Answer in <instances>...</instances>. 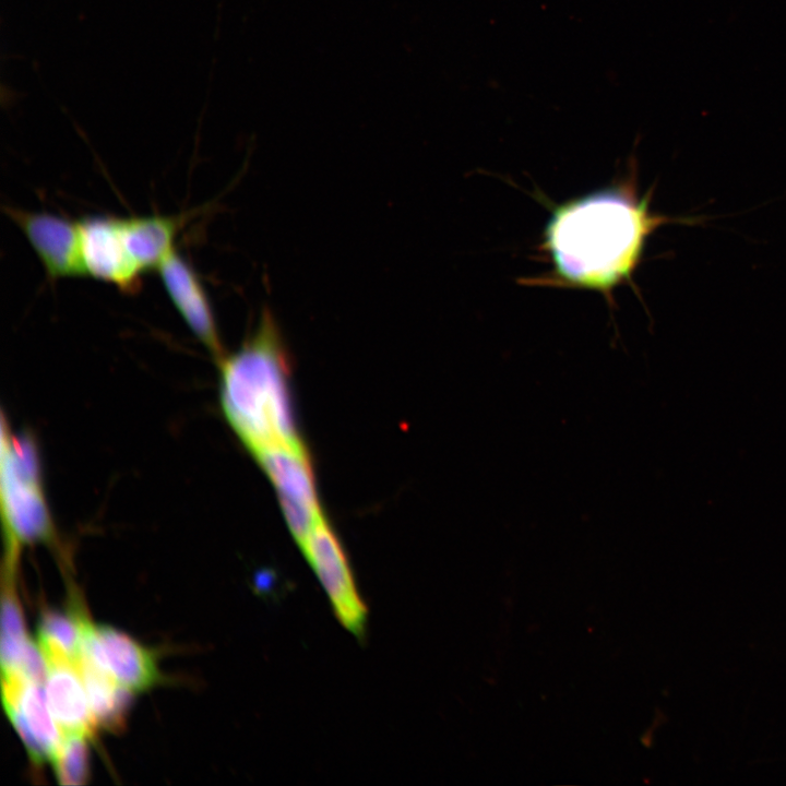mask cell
I'll list each match as a JSON object with an SVG mask.
<instances>
[{
	"label": "cell",
	"instance_id": "8",
	"mask_svg": "<svg viewBox=\"0 0 786 786\" xmlns=\"http://www.w3.org/2000/svg\"><path fill=\"white\" fill-rule=\"evenodd\" d=\"M2 700L31 761L35 765L51 762L63 736L49 710L44 686L16 674L3 675Z\"/></svg>",
	"mask_w": 786,
	"mask_h": 786
},
{
	"label": "cell",
	"instance_id": "11",
	"mask_svg": "<svg viewBox=\"0 0 786 786\" xmlns=\"http://www.w3.org/2000/svg\"><path fill=\"white\" fill-rule=\"evenodd\" d=\"M44 690L49 710L63 737L83 736L91 739L94 736L97 726L80 665L48 666Z\"/></svg>",
	"mask_w": 786,
	"mask_h": 786
},
{
	"label": "cell",
	"instance_id": "1",
	"mask_svg": "<svg viewBox=\"0 0 786 786\" xmlns=\"http://www.w3.org/2000/svg\"><path fill=\"white\" fill-rule=\"evenodd\" d=\"M650 195L610 187L557 207L545 230L544 250L552 263L550 282L609 294L631 278L647 237L667 223L698 219L655 215Z\"/></svg>",
	"mask_w": 786,
	"mask_h": 786
},
{
	"label": "cell",
	"instance_id": "13",
	"mask_svg": "<svg viewBox=\"0 0 786 786\" xmlns=\"http://www.w3.org/2000/svg\"><path fill=\"white\" fill-rule=\"evenodd\" d=\"M87 616L80 608L72 612L45 610L38 624V645L48 666L80 665Z\"/></svg>",
	"mask_w": 786,
	"mask_h": 786
},
{
	"label": "cell",
	"instance_id": "3",
	"mask_svg": "<svg viewBox=\"0 0 786 786\" xmlns=\"http://www.w3.org/2000/svg\"><path fill=\"white\" fill-rule=\"evenodd\" d=\"M1 521L4 540L3 568L17 571L23 547L57 545V532L46 501L39 453L27 432H13L1 420Z\"/></svg>",
	"mask_w": 786,
	"mask_h": 786
},
{
	"label": "cell",
	"instance_id": "12",
	"mask_svg": "<svg viewBox=\"0 0 786 786\" xmlns=\"http://www.w3.org/2000/svg\"><path fill=\"white\" fill-rule=\"evenodd\" d=\"M190 215L120 217L126 248L142 273L156 271L174 251L175 240Z\"/></svg>",
	"mask_w": 786,
	"mask_h": 786
},
{
	"label": "cell",
	"instance_id": "7",
	"mask_svg": "<svg viewBox=\"0 0 786 786\" xmlns=\"http://www.w3.org/2000/svg\"><path fill=\"white\" fill-rule=\"evenodd\" d=\"M4 212L25 236L51 281L85 275L78 222L12 206Z\"/></svg>",
	"mask_w": 786,
	"mask_h": 786
},
{
	"label": "cell",
	"instance_id": "4",
	"mask_svg": "<svg viewBox=\"0 0 786 786\" xmlns=\"http://www.w3.org/2000/svg\"><path fill=\"white\" fill-rule=\"evenodd\" d=\"M277 492L288 527L299 544L323 516L311 460L302 441L253 454Z\"/></svg>",
	"mask_w": 786,
	"mask_h": 786
},
{
	"label": "cell",
	"instance_id": "10",
	"mask_svg": "<svg viewBox=\"0 0 786 786\" xmlns=\"http://www.w3.org/2000/svg\"><path fill=\"white\" fill-rule=\"evenodd\" d=\"M156 272L178 314L218 361L225 350L209 296L193 266L175 249Z\"/></svg>",
	"mask_w": 786,
	"mask_h": 786
},
{
	"label": "cell",
	"instance_id": "2",
	"mask_svg": "<svg viewBox=\"0 0 786 786\" xmlns=\"http://www.w3.org/2000/svg\"><path fill=\"white\" fill-rule=\"evenodd\" d=\"M219 400L229 426L253 454L299 438L289 391L290 364L279 326L264 307L254 331L218 361Z\"/></svg>",
	"mask_w": 786,
	"mask_h": 786
},
{
	"label": "cell",
	"instance_id": "14",
	"mask_svg": "<svg viewBox=\"0 0 786 786\" xmlns=\"http://www.w3.org/2000/svg\"><path fill=\"white\" fill-rule=\"evenodd\" d=\"M80 672L97 728L120 731L126 725L132 692L84 656Z\"/></svg>",
	"mask_w": 786,
	"mask_h": 786
},
{
	"label": "cell",
	"instance_id": "15",
	"mask_svg": "<svg viewBox=\"0 0 786 786\" xmlns=\"http://www.w3.org/2000/svg\"><path fill=\"white\" fill-rule=\"evenodd\" d=\"M16 573L2 570L1 644L2 675L15 672L31 640L15 588Z\"/></svg>",
	"mask_w": 786,
	"mask_h": 786
},
{
	"label": "cell",
	"instance_id": "16",
	"mask_svg": "<svg viewBox=\"0 0 786 786\" xmlns=\"http://www.w3.org/2000/svg\"><path fill=\"white\" fill-rule=\"evenodd\" d=\"M88 739L83 736H66L51 763L59 784L84 785L90 778Z\"/></svg>",
	"mask_w": 786,
	"mask_h": 786
},
{
	"label": "cell",
	"instance_id": "6",
	"mask_svg": "<svg viewBox=\"0 0 786 786\" xmlns=\"http://www.w3.org/2000/svg\"><path fill=\"white\" fill-rule=\"evenodd\" d=\"M82 656L133 692L145 691L159 680L155 656L138 641L115 628L86 620Z\"/></svg>",
	"mask_w": 786,
	"mask_h": 786
},
{
	"label": "cell",
	"instance_id": "9",
	"mask_svg": "<svg viewBox=\"0 0 786 786\" xmlns=\"http://www.w3.org/2000/svg\"><path fill=\"white\" fill-rule=\"evenodd\" d=\"M78 223L85 275L115 285L122 291L138 290L143 273L126 248L120 217L88 216Z\"/></svg>",
	"mask_w": 786,
	"mask_h": 786
},
{
	"label": "cell",
	"instance_id": "5",
	"mask_svg": "<svg viewBox=\"0 0 786 786\" xmlns=\"http://www.w3.org/2000/svg\"><path fill=\"white\" fill-rule=\"evenodd\" d=\"M321 582L342 626L360 636L365 632L367 607L361 599L342 544L322 516L298 544Z\"/></svg>",
	"mask_w": 786,
	"mask_h": 786
}]
</instances>
